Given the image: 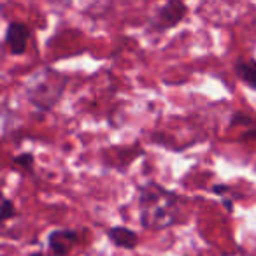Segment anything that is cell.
Here are the masks:
<instances>
[{"label":"cell","mask_w":256,"mask_h":256,"mask_svg":"<svg viewBox=\"0 0 256 256\" xmlns=\"http://www.w3.org/2000/svg\"><path fill=\"white\" fill-rule=\"evenodd\" d=\"M140 224L150 230H164L179 223L181 196L154 181L139 186Z\"/></svg>","instance_id":"obj_1"},{"label":"cell","mask_w":256,"mask_h":256,"mask_svg":"<svg viewBox=\"0 0 256 256\" xmlns=\"http://www.w3.org/2000/svg\"><path fill=\"white\" fill-rule=\"evenodd\" d=\"M67 82L68 78L65 74L46 68V70L34 76V79L28 82L26 98L40 112H48L58 104L60 96L64 95L65 88H67Z\"/></svg>","instance_id":"obj_2"},{"label":"cell","mask_w":256,"mask_h":256,"mask_svg":"<svg viewBox=\"0 0 256 256\" xmlns=\"http://www.w3.org/2000/svg\"><path fill=\"white\" fill-rule=\"evenodd\" d=\"M186 14H188V6L179 2V0H170L154 12L151 28H154L156 32H165V30L181 23L186 18Z\"/></svg>","instance_id":"obj_3"},{"label":"cell","mask_w":256,"mask_h":256,"mask_svg":"<svg viewBox=\"0 0 256 256\" xmlns=\"http://www.w3.org/2000/svg\"><path fill=\"white\" fill-rule=\"evenodd\" d=\"M79 242V234L68 228H56L48 234V248L53 256H68Z\"/></svg>","instance_id":"obj_4"},{"label":"cell","mask_w":256,"mask_h":256,"mask_svg":"<svg viewBox=\"0 0 256 256\" xmlns=\"http://www.w3.org/2000/svg\"><path fill=\"white\" fill-rule=\"evenodd\" d=\"M30 39V28L25 23L11 22L6 30V44L14 56H22L26 51V44Z\"/></svg>","instance_id":"obj_5"},{"label":"cell","mask_w":256,"mask_h":256,"mask_svg":"<svg viewBox=\"0 0 256 256\" xmlns=\"http://www.w3.org/2000/svg\"><path fill=\"white\" fill-rule=\"evenodd\" d=\"M107 237L109 240L112 242L116 248L120 249H128V251H132L139 246V235L137 232H134L132 228H126V226H112L107 230Z\"/></svg>","instance_id":"obj_6"},{"label":"cell","mask_w":256,"mask_h":256,"mask_svg":"<svg viewBox=\"0 0 256 256\" xmlns=\"http://www.w3.org/2000/svg\"><path fill=\"white\" fill-rule=\"evenodd\" d=\"M234 70L235 76L242 82H246L249 88L256 90V60H242V58H238L235 62Z\"/></svg>","instance_id":"obj_7"},{"label":"cell","mask_w":256,"mask_h":256,"mask_svg":"<svg viewBox=\"0 0 256 256\" xmlns=\"http://www.w3.org/2000/svg\"><path fill=\"white\" fill-rule=\"evenodd\" d=\"M16 216V209H14V204H12L11 198H4L2 200V206H0V220L2 223H6L8 220Z\"/></svg>","instance_id":"obj_8"},{"label":"cell","mask_w":256,"mask_h":256,"mask_svg":"<svg viewBox=\"0 0 256 256\" xmlns=\"http://www.w3.org/2000/svg\"><path fill=\"white\" fill-rule=\"evenodd\" d=\"M34 154L32 153H22V154H18V156H14L12 158V164L14 165H18V167H23V168H26V170H32L34 168Z\"/></svg>","instance_id":"obj_9"},{"label":"cell","mask_w":256,"mask_h":256,"mask_svg":"<svg viewBox=\"0 0 256 256\" xmlns=\"http://www.w3.org/2000/svg\"><path fill=\"white\" fill-rule=\"evenodd\" d=\"M240 126V124H246V126H249V124H252V118L248 116V114L240 112V110H235L234 114H232L230 118V126Z\"/></svg>","instance_id":"obj_10"},{"label":"cell","mask_w":256,"mask_h":256,"mask_svg":"<svg viewBox=\"0 0 256 256\" xmlns=\"http://www.w3.org/2000/svg\"><path fill=\"white\" fill-rule=\"evenodd\" d=\"M224 192H226V186L224 184H214L212 186V193H216V195H223Z\"/></svg>","instance_id":"obj_11"},{"label":"cell","mask_w":256,"mask_h":256,"mask_svg":"<svg viewBox=\"0 0 256 256\" xmlns=\"http://www.w3.org/2000/svg\"><path fill=\"white\" fill-rule=\"evenodd\" d=\"M223 207L226 209V212H232L234 210V202L230 198H223Z\"/></svg>","instance_id":"obj_12"},{"label":"cell","mask_w":256,"mask_h":256,"mask_svg":"<svg viewBox=\"0 0 256 256\" xmlns=\"http://www.w3.org/2000/svg\"><path fill=\"white\" fill-rule=\"evenodd\" d=\"M242 140H246V139H256V132L254 130H249V132H246L244 136L240 137Z\"/></svg>","instance_id":"obj_13"},{"label":"cell","mask_w":256,"mask_h":256,"mask_svg":"<svg viewBox=\"0 0 256 256\" xmlns=\"http://www.w3.org/2000/svg\"><path fill=\"white\" fill-rule=\"evenodd\" d=\"M30 256H42V252H34V254H30Z\"/></svg>","instance_id":"obj_14"}]
</instances>
